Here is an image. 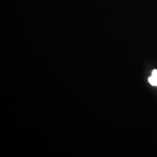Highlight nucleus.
<instances>
[{
  "label": "nucleus",
  "mask_w": 157,
  "mask_h": 157,
  "mask_svg": "<svg viewBox=\"0 0 157 157\" xmlns=\"http://www.w3.org/2000/svg\"><path fill=\"white\" fill-rule=\"evenodd\" d=\"M148 80H149L150 83L152 85H153V86H157V79L155 78V77H154V76H152L151 77H150Z\"/></svg>",
  "instance_id": "nucleus-1"
}]
</instances>
